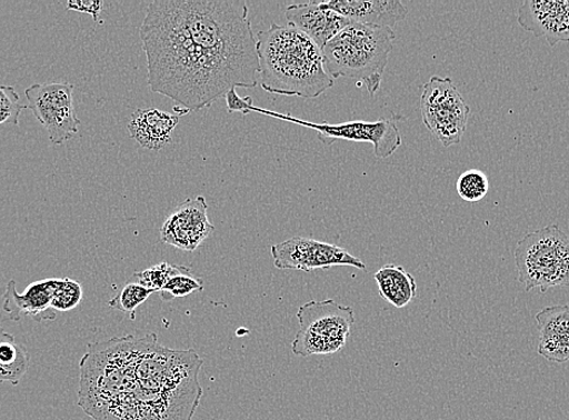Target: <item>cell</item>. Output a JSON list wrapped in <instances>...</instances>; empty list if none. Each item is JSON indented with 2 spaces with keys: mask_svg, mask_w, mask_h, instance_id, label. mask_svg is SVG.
Listing matches in <instances>:
<instances>
[{
  "mask_svg": "<svg viewBox=\"0 0 569 420\" xmlns=\"http://www.w3.org/2000/svg\"><path fill=\"white\" fill-rule=\"evenodd\" d=\"M202 290H204V282L196 277L191 269L178 266L173 276L159 293L162 301L170 302L176 300V298L187 297Z\"/></svg>",
  "mask_w": 569,
  "mask_h": 420,
  "instance_id": "obj_20",
  "label": "cell"
},
{
  "mask_svg": "<svg viewBox=\"0 0 569 420\" xmlns=\"http://www.w3.org/2000/svg\"><path fill=\"white\" fill-rule=\"evenodd\" d=\"M59 278L36 281L27 287L23 293L17 291V281L10 280L3 296V309L9 319L21 321L23 318H33L36 321H53L57 311L51 308L53 293H56Z\"/></svg>",
  "mask_w": 569,
  "mask_h": 420,
  "instance_id": "obj_13",
  "label": "cell"
},
{
  "mask_svg": "<svg viewBox=\"0 0 569 420\" xmlns=\"http://www.w3.org/2000/svg\"><path fill=\"white\" fill-rule=\"evenodd\" d=\"M204 197L187 199L176 208L160 229L162 242L187 252L196 251L213 232Z\"/></svg>",
  "mask_w": 569,
  "mask_h": 420,
  "instance_id": "obj_10",
  "label": "cell"
},
{
  "mask_svg": "<svg viewBox=\"0 0 569 420\" xmlns=\"http://www.w3.org/2000/svg\"><path fill=\"white\" fill-rule=\"evenodd\" d=\"M301 330L292 342L297 357L328 356L346 347L356 322L355 310L332 300L311 301L298 309Z\"/></svg>",
  "mask_w": 569,
  "mask_h": 420,
  "instance_id": "obj_6",
  "label": "cell"
},
{
  "mask_svg": "<svg viewBox=\"0 0 569 420\" xmlns=\"http://www.w3.org/2000/svg\"><path fill=\"white\" fill-rule=\"evenodd\" d=\"M176 268H178V266L170 264L169 262H161L142 270L140 273H134L130 280L141 283L143 288L151 290L152 292H160L176 272Z\"/></svg>",
  "mask_w": 569,
  "mask_h": 420,
  "instance_id": "obj_24",
  "label": "cell"
},
{
  "mask_svg": "<svg viewBox=\"0 0 569 420\" xmlns=\"http://www.w3.org/2000/svg\"><path fill=\"white\" fill-rule=\"evenodd\" d=\"M140 36L149 88L187 113L259 84L257 40L242 0H156Z\"/></svg>",
  "mask_w": 569,
  "mask_h": 420,
  "instance_id": "obj_1",
  "label": "cell"
},
{
  "mask_svg": "<svg viewBox=\"0 0 569 420\" xmlns=\"http://www.w3.org/2000/svg\"><path fill=\"white\" fill-rule=\"evenodd\" d=\"M27 106L20 101L19 93L13 87L0 86V126H19L20 116Z\"/></svg>",
  "mask_w": 569,
  "mask_h": 420,
  "instance_id": "obj_25",
  "label": "cell"
},
{
  "mask_svg": "<svg viewBox=\"0 0 569 420\" xmlns=\"http://www.w3.org/2000/svg\"><path fill=\"white\" fill-rule=\"evenodd\" d=\"M350 22L392 29L409 16V10L399 0H331L320 2Z\"/></svg>",
  "mask_w": 569,
  "mask_h": 420,
  "instance_id": "obj_15",
  "label": "cell"
},
{
  "mask_svg": "<svg viewBox=\"0 0 569 420\" xmlns=\"http://www.w3.org/2000/svg\"><path fill=\"white\" fill-rule=\"evenodd\" d=\"M538 354L552 362L569 361V306H552L536 316Z\"/></svg>",
  "mask_w": 569,
  "mask_h": 420,
  "instance_id": "obj_16",
  "label": "cell"
},
{
  "mask_svg": "<svg viewBox=\"0 0 569 420\" xmlns=\"http://www.w3.org/2000/svg\"><path fill=\"white\" fill-rule=\"evenodd\" d=\"M270 251H272L274 266L281 270L310 273L336 266L366 269L362 261L346 249L310 238L295 237L277 243Z\"/></svg>",
  "mask_w": 569,
  "mask_h": 420,
  "instance_id": "obj_9",
  "label": "cell"
},
{
  "mask_svg": "<svg viewBox=\"0 0 569 420\" xmlns=\"http://www.w3.org/2000/svg\"><path fill=\"white\" fill-rule=\"evenodd\" d=\"M30 362L29 350L0 328V383L18 386L29 371Z\"/></svg>",
  "mask_w": 569,
  "mask_h": 420,
  "instance_id": "obj_19",
  "label": "cell"
},
{
  "mask_svg": "<svg viewBox=\"0 0 569 420\" xmlns=\"http://www.w3.org/2000/svg\"><path fill=\"white\" fill-rule=\"evenodd\" d=\"M395 40L396 33L388 27L350 22L322 49L325 66L333 79H355L375 97Z\"/></svg>",
  "mask_w": 569,
  "mask_h": 420,
  "instance_id": "obj_4",
  "label": "cell"
},
{
  "mask_svg": "<svg viewBox=\"0 0 569 420\" xmlns=\"http://www.w3.org/2000/svg\"><path fill=\"white\" fill-rule=\"evenodd\" d=\"M152 293L154 292L143 288L141 283L129 280L126 287L108 302V306L130 314V319L134 320L137 309L142 306Z\"/></svg>",
  "mask_w": 569,
  "mask_h": 420,
  "instance_id": "obj_21",
  "label": "cell"
},
{
  "mask_svg": "<svg viewBox=\"0 0 569 420\" xmlns=\"http://www.w3.org/2000/svg\"><path fill=\"white\" fill-rule=\"evenodd\" d=\"M457 193L468 202L481 201L489 193L490 181L487 174L480 170H468L459 176Z\"/></svg>",
  "mask_w": 569,
  "mask_h": 420,
  "instance_id": "obj_22",
  "label": "cell"
},
{
  "mask_svg": "<svg viewBox=\"0 0 569 420\" xmlns=\"http://www.w3.org/2000/svg\"><path fill=\"white\" fill-rule=\"evenodd\" d=\"M83 300V287L81 283L69 279H59L56 293H53L51 308L58 311H70L77 308Z\"/></svg>",
  "mask_w": 569,
  "mask_h": 420,
  "instance_id": "obj_23",
  "label": "cell"
},
{
  "mask_svg": "<svg viewBox=\"0 0 569 420\" xmlns=\"http://www.w3.org/2000/svg\"><path fill=\"white\" fill-rule=\"evenodd\" d=\"M379 294L396 308L408 307L416 298L415 278L401 266L387 264L375 274Z\"/></svg>",
  "mask_w": 569,
  "mask_h": 420,
  "instance_id": "obj_18",
  "label": "cell"
},
{
  "mask_svg": "<svg viewBox=\"0 0 569 420\" xmlns=\"http://www.w3.org/2000/svg\"><path fill=\"white\" fill-rule=\"evenodd\" d=\"M256 40L264 91L310 100L333 88L322 50L295 27L274 23Z\"/></svg>",
  "mask_w": 569,
  "mask_h": 420,
  "instance_id": "obj_3",
  "label": "cell"
},
{
  "mask_svg": "<svg viewBox=\"0 0 569 420\" xmlns=\"http://www.w3.org/2000/svg\"><path fill=\"white\" fill-rule=\"evenodd\" d=\"M423 123L443 147L460 143L467 130L470 107L450 77H431L421 98Z\"/></svg>",
  "mask_w": 569,
  "mask_h": 420,
  "instance_id": "obj_7",
  "label": "cell"
},
{
  "mask_svg": "<svg viewBox=\"0 0 569 420\" xmlns=\"http://www.w3.org/2000/svg\"><path fill=\"white\" fill-rule=\"evenodd\" d=\"M519 23L536 37H546L551 47L569 43V0H525Z\"/></svg>",
  "mask_w": 569,
  "mask_h": 420,
  "instance_id": "obj_12",
  "label": "cell"
},
{
  "mask_svg": "<svg viewBox=\"0 0 569 420\" xmlns=\"http://www.w3.org/2000/svg\"><path fill=\"white\" fill-rule=\"evenodd\" d=\"M526 291L569 287V238L558 224L525 236L515 250Z\"/></svg>",
  "mask_w": 569,
  "mask_h": 420,
  "instance_id": "obj_5",
  "label": "cell"
},
{
  "mask_svg": "<svg viewBox=\"0 0 569 420\" xmlns=\"http://www.w3.org/2000/svg\"><path fill=\"white\" fill-rule=\"evenodd\" d=\"M224 98L227 100L228 111L230 113L241 112L243 114H247V113H250L251 107H253L252 106V99L251 98L241 99L239 97V94L237 93L236 89L234 90H230L226 94Z\"/></svg>",
  "mask_w": 569,
  "mask_h": 420,
  "instance_id": "obj_27",
  "label": "cell"
},
{
  "mask_svg": "<svg viewBox=\"0 0 569 420\" xmlns=\"http://www.w3.org/2000/svg\"><path fill=\"white\" fill-rule=\"evenodd\" d=\"M399 120H401V117L396 116L389 119H379L376 123L355 121V123L341 126L308 123H303V126L316 129L319 139L328 144L338 139L371 142L375 146V156L379 159H386L396 153L402 143L397 124Z\"/></svg>",
  "mask_w": 569,
  "mask_h": 420,
  "instance_id": "obj_11",
  "label": "cell"
},
{
  "mask_svg": "<svg viewBox=\"0 0 569 420\" xmlns=\"http://www.w3.org/2000/svg\"><path fill=\"white\" fill-rule=\"evenodd\" d=\"M73 84H33L26 89L30 110L48 133L52 144H63L79 132L80 120L73 102Z\"/></svg>",
  "mask_w": 569,
  "mask_h": 420,
  "instance_id": "obj_8",
  "label": "cell"
},
{
  "mask_svg": "<svg viewBox=\"0 0 569 420\" xmlns=\"http://www.w3.org/2000/svg\"><path fill=\"white\" fill-rule=\"evenodd\" d=\"M284 16L289 26L313 40L321 50L350 23L337 12L321 7L320 2L291 6Z\"/></svg>",
  "mask_w": 569,
  "mask_h": 420,
  "instance_id": "obj_14",
  "label": "cell"
},
{
  "mask_svg": "<svg viewBox=\"0 0 569 420\" xmlns=\"http://www.w3.org/2000/svg\"><path fill=\"white\" fill-rule=\"evenodd\" d=\"M102 8L103 3L100 0H89V2H86V0H71V2L67 3V9L89 13L94 22L100 23H102L100 20Z\"/></svg>",
  "mask_w": 569,
  "mask_h": 420,
  "instance_id": "obj_26",
  "label": "cell"
},
{
  "mask_svg": "<svg viewBox=\"0 0 569 420\" xmlns=\"http://www.w3.org/2000/svg\"><path fill=\"white\" fill-rule=\"evenodd\" d=\"M194 349L162 347L154 333L91 343L78 404L93 420H193L202 397Z\"/></svg>",
  "mask_w": 569,
  "mask_h": 420,
  "instance_id": "obj_2",
  "label": "cell"
},
{
  "mask_svg": "<svg viewBox=\"0 0 569 420\" xmlns=\"http://www.w3.org/2000/svg\"><path fill=\"white\" fill-rule=\"evenodd\" d=\"M179 123V114H171L151 108V110L134 112L128 130L131 138L143 148L149 149V151H160V149L171 143V134Z\"/></svg>",
  "mask_w": 569,
  "mask_h": 420,
  "instance_id": "obj_17",
  "label": "cell"
}]
</instances>
